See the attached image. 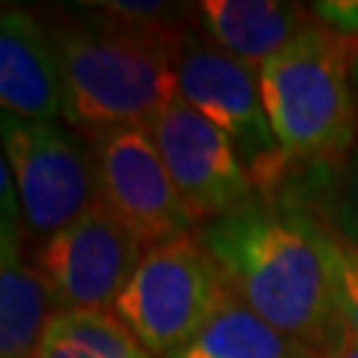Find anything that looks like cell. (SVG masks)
Masks as SVG:
<instances>
[{"label":"cell","instance_id":"obj_11","mask_svg":"<svg viewBox=\"0 0 358 358\" xmlns=\"http://www.w3.org/2000/svg\"><path fill=\"white\" fill-rule=\"evenodd\" d=\"M205 38L236 62L257 69L316 22L313 6L276 0H205L196 6Z\"/></svg>","mask_w":358,"mask_h":358},{"label":"cell","instance_id":"obj_18","mask_svg":"<svg viewBox=\"0 0 358 358\" xmlns=\"http://www.w3.org/2000/svg\"><path fill=\"white\" fill-rule=\"evenodd\" d=\"M334 358H358V340H348Z\"/></svg>","mask_w":358,"mask_h":358},{"label":"cell","instance_id":"obj_12","mask_svg":"<svg viewBox=\"0 0 358 358\" xmlns=\"http://www.w3.org/2000/svg\"><path fill=\"white\" fill-rule=\"evenodd\" d=\"M22 236L0 234V356L35 358L51 321V300L22 257Z\"/></svg>","mask_w":358,"mask_h":358},{"label":"cell","instance_id":"obj_8","mask_svg":"<svg viewBox=\"0 0 358 358\" xmlns=\"http://www.w3.org/2000/svg\"><path fill=\"white\" fill-rule=\"evenodd\" d=\"M143 252L96 202L85 215L40 244L35 271L59 310H115Z\"/></svg>","mask_w":358,"mask_h":358},{"label":"cell","instance_id":"obj_3","mask_svg":"<svg viewBox=\"0 0 358 358\" xmlns=\"http://www.w3.org/2000/svg\"><path fill=\"white\" fill-rule=\"evenodd\" d=\"M350 51L316 19L257 69L263 106L289 165L329 167L358 141Z\"/></svg>","mask_w":358,"mask_h":358},{"label":"cell","instance_id":"obj_9","mask_svg":"<svg viewBox=\"0 0 358 358\" xmlns=\"http://www.w3.org/2000/svg\"><path fill=\"white\" fill-rule=\"evenodd\" d=\"M154 143L194 220H215L257 194L231 141L178 99L152 122Z\"/></svg>","mask_w":358,"mask_h":358},{"label":"cell","instance_id":"obj_6","mask_svg":"<svg viewBox=\"0 0 358 358\" xmlns=\"http://www.w3.org/2000/svg\"><path fill=\"white\" fill-rule=\"evenodd\" d=\"M0 149L11 167L27 229L51 236L96 205V165L90 143L56 122L0 112Z\"/></svg>","mask_w":358,"mask_h":358},{"label":"cell","instance_id":"obj_10","mask_svg":"<svg viewBox=\"0 0 358 358\" xmlns=\"http://www.w3.org/2000/svg\"><path fill=\"white\" fill-rule=\"evenodd\" d=\"M0 112L35 122L62 117L53 35L22 8H0Z\"/></svg>","mask_w":358,"mask_h":358},{"label":"cell","instance_id":"obj_2","mask_svg":"<svg viewBox=\"0 0 358 358\" xmlns=\"http://www.w3.org/2000/svg\"><path fill=\"white\" fill-rule=\"evenodd\" d=\"M183 32L138 29L101 11L90 22L53 29L62 117L90 138L117 128H152L180 99L176 48Z\"/></svg>","mask_w":358,"mask_h":358},{"label":"cell","instance_id":"obj_13","mask_svg":"<svg viewBox=\"0 0 358 358\" xmlns=\"http://www.w3.org/2000/svg\"><path fill=\"white\" fill-rule=\"evenodd\" d=\"M167 358H329L279 332L234 294L192 343Z\"/></svg>","mask_w":358,"mask_h":358},{"label":"cell","instance_id":"obj_4","mask_svg":"<svg viewBox=\"0 0 358 358\" xmlns=\"http://www.w3.org/2000/svg\"><path fill=\"white\" fill-rule=\"evenodd\" d=\"M231 297L205 244L186 234L143 252L112 313L154 358H167L192 343Z\"/></svg>","mask_w":358,"mask_h":358},{"label":"cell","instance_id":"obj_17","mask_svg":"<svg viewBox=\"0 0 358 358\" xmlns=\"http://www.w3.org/2000/svg\"><path fill=\"white\" fill-rule=\"evenodd\" d=\"M0 234L22 236V207L3 149H0Z\"/></svg>","mask_w":358,"mask_h":358},{"label":"cell","instance_id":"obj_15","mask_svg":"<svg viewBox=\"0 0 358 358\" xmlns=\"http://www.w3.org/2000/svg\"><path fill=\"white\" fill-rule=\"evenodd\" d=\"M316 170H324L329 186L310 213L340 239L358 247V141L340 162Z\"/></svg>","mask_w":358,"mask_h":358},{"label":"cell","instance_id":"obj_14","mask_svg":"<svg viewBox=\"0 0 358 358\" xmlns=\"http://www.w3.org/2000/svg\"><path fill=\"white\" fill-rule=\"evenodd\" d=\"M35 358H154L112 310H56Z\"/></svg>","mask_w":358,"mask_h":358},{"label":"cell","instance_id":"obj_7","mask_svg":"<svg viewBox=\"0 0 358 358\" xmlns=\"http://www.w3.org/2000/svg\"><path fill=\"white\" fill-rule=\"evenodd\" d=\"M96 202L143 250L192 234L196 220L178 196L149 128H117L90 138Z\"/></svg>","mask_w":358,"mask_h":358},{"label":"cell","instance_id":"obj_16","mask_svg":"<svg viewBox=\"0 0 358 358\" xmlns=\"http://www.w3.org/2000/svg\"><path fill=\"white\" fill-rule=\"evenodd\" d=\"M316 226H319L321 250H324L329 279H332L334 308H337L340 324L345 329L348 340H358V247L340 239L319 217H316Z\"/></svg>","mask_w":358,"mask_h":358},{"label":"cell","instance_id":"obj_5","mask_svg":"<svg viewBox=\"0 0 358 358\" xmlns=\"http://www.w3.org/2000/svg\"><path fill=\"white\" fill-rule=\"evenodd\" d=\"M176 80L180 99L236 149L257 194H276L292 165L271 128L255 72L194 29H186L176 48Z\"/></svg>","mask_w":358,"mask_h":358},{"label":"cell","instance_id":"obj_1","mask_svg":"<svg viewBox=\"0 0 358 358\" xmlns=\"http://www.w3.org/2000/svg\"><path fill=\"white\" fill-rule=\"evenodd\" d=\"M231 292L279 332L334 358L348 343L316 217L300 202L255 194L196 234Z\"/></svg>","mask_w":358,"mask_h":358},{"label":"cell","instance_id":"obj_19","mask_svg":"<svg viewBox=\"0 0 358 358\" xmlns=\"http://www.w3.org/2000/svg\"><path fill=\"white\" fill-rule=\"evenodd\" d=\"M0 358H3V356H0Z\"/></svg>","mask_w":358,"mask_h":358}]
</instances>
